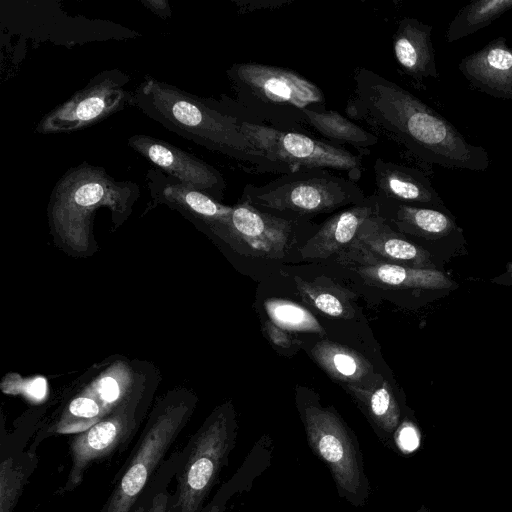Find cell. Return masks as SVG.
Here are the masks:
<instances>
[{"instance_id": "16", "label": "cell", "mask_w": 512, "mask_h": 512, "mask_svg": "<svg viewBox=\"0 0 512 512\" xmlns=\"http://www.w3.org/2000/svg\"><path fill=\"white\" fill-rule=\"evenodd\" d=\"M458 69L474 89L512 101V47L499 36L463 57Z\"/></svg>"}, {"instance_id": "9", "label": "cell", "mask_w": 512, "mask_h": 512, "mask_svg": "<svg viewBox=\"0 0 512 512\" xmlns=\"http://www.w3.org/2000/svg\"><path fill=\"white\" fill-rule=\"evenodd\" d=\"M129 76L118 70L95 75L86 86L47 113L37 124L40 134L67 133L96 124L132 104Z\"/></svg>"}, {"instance_id": "17", "label": "cell", "mask_w": 512, "mask_h": 512, "mask_svg": "<svg viewBox=\"0 0 512 512\" xmlns=\"http://www.w3.org/2000/svg\"><path fill=\"white\" fill-rule=\"evenodd\" d=\"M373 170L378 198L445 210L442 198L423 171L383 158L375 160Z\"/></svg>"}, {"instance_id": "25", "label": "cell", "mask_w": 512, "mask_h": 512, "mask_svg": "<svg viewBox=\"0 0 512 512\" xmlns=\"http://www.w3.org/2000/svg\"><path fill=\"white\" fill-rule=\"evenodd\" d=\"M512 9V0H473L450 21L446 41L453 43L491 25Z\"/></svg>"}, {"instance_id": "27", "label": "cell", "mask_w": 512, "mask_h": 512, "mask_svg": "<svg viewBox=\"0 0 512 512\" xmlns=\"http://www.w3.org/2000/svg\"><path fill=\"white\" fill-rule=\"evenodd\" d=\"M297 290L307 303L333 318H352L354 309L348 301L347 291L334 284L307 282L295 277Z\"/></svg>"}, {"instance_id": "28", "label": "cell", "mask_w": 512, "mask_h": 512, "mask_svg": "<svg viewBox=\"0 0 512 512\" xmlns=\"http://www.w3.org/2000/svg\"><path fill=\"white\" fill-rule=\"evenodd\" d=\"M264 308L270 321L291 332L324 334L325 330L313 314L303 306L287 299H267Z\"/></svg>"}, {"instance_id": "3", "label": "cell", "mask_w": 512, "mask_h": 512, "mask_svg": "<svg viewBox=\"0 0 512 512\" xmlns=\"http://www.w3.org/2000/svg\"><path fill=\"white\" fill-rule=\"evenodd\" d=\"M227 76L235 100L221 104L235 117L282 131L309 135L306 110H326L321 89L296 71L278 66L234 63Z\"/></svg>"}, {"instance_id": "19", "label": "cell", "mask_w": 512, "mask_h": 512, "mask_svg": "<svg viewBox=\"0 0 512 512\" xmlns=\"http://www.w3.org/2000/svg\"><path fill=\"white\" fill-rule=\"evenodd\" d=\"M432 32V25L403 17L393 35L395 60L403 73L415 81L439 79Z\"/></svg>"}, {"instance_id": "35", "label": "cell", "mask_w": 512, "mask_h": 512, "mask_svg": "<svg viewBox=\"0 0 512 512\" xmlns=\"http://www.w3.org/2000/svg\"><path fill=\"white\" fill-rule=\"evenodd\" d=\"M46 388V380L42 377H37L27 382L25 391L29 396L39 400L45 396Z\"/></svg>"}, {"instance_id": "11", "label": "cell", "mask_w": 512, "mask_h": 512, "mask_svg": "<svg viewBox=\"0 0 512 512\" xmlns=\"http://www.w3.org/2000/svg\"><path fill=\"white\" fill-rule=\"evenodd\" d=\"M147 186L155 204H164L201 224L235 250L246 247L232 223L233 206H227L209 195L189 188L158 168L146 174Z\"/></svg>"}, {"instance_id": "5", "label": "cell", "mask_w": 512, "mask_h": 512, "mask_svg": "<svg viewBox=\"0 0 512 512\" xmlns=\"http://www.w3.org/2000/svg\"><path fill=\"white\" fill-rule=\"evenodd\" d=\"M194 408L188 397H169L153 409L99 512H130L150 486Z\"/></svg>"}, {"instance_id": "1", "label": "cell", "mask_w": 512, "mask_h": 512, "mask_svg": "<svg viewBox=\"0 0 512 512\" xmlns=\"http://www.w3.org/2000/svg\"><path fill=\"white\" fill-rule=\"evenodd\" d=\"M345 112L418 162L478 172L490 166L486 149L467 141L448 119L417 96L367 68L354 71L353 93Z\"/></svg>"}, {"instance_id": "10", "label": "cell", "mask_w": 512, "mask_h": 512, "mask_svg": "<svg viewBox=\"0 0 512 512\" xmlns=\"http://www.w3.org/2000/svg\"><path fill=\"white\" fill-rule=\"evenodd\" d=\"M142 390L135 393L87 430L76 434L70 443L71 467L64 492L74 490L83 481L86 471L115 452H122L135 436L145 415Z\"/></svg>"}, {"instance_id": "18", "label": "cell", "mask_w": 512, "mask_h": 512, "mask_svg": "<svg viewBox=\"0 0 512 512\" xmlns=\"http://www.w3.org/2000/svg\"><path fill=\"white\" fill-rule=\"evenodd\" d=\"M377 212V197L373 194L332 215L301 247L302 258L325 259L348 248L365 220Z\"/></svg>"}, {"instance_id": "14", "label": "cell", "mask_w": 512, "mask_h": 512, "mask_svg": "<svg viewBox=\"0 0 512 512\" xmlns=\"http://www.w3.org/2000/svg\"><path fill=\"white\" fill-rule=\"evenodd\" d=\"M232 223L244 245L258 256L282 259L302 222L255 208L246 200L233 206Z\"/></svg>"}, {"instance_id": "36", "label": "cell", "mask_w": 512, "mask_h": 512, "mask_svg": "<svg viewBox=\"0 0 512 512\" xmlns=\"http://www.w3.org/2000/svg\"><path fill=\"white\" fill-rule=\"evenodd\" d=\"M224 503L217 497L203 508L201 512H223Z\"/></svg>"}, {"instance_id": "4", "label": "cell", "mask_w": 512, "mask_h": 512, "mask_svg": "<svg viewBox=\"0 0 512 512\" xmlns=\"http://www.w3.org/2000/svg\"><path fill=\"white\" fill-rule=\"evenodd\" d=\"M139 196L131 181H117L103 167L83 162L70 168L50 196L48 217L54 235L65 245L85 251L90 245L93 214L108 208L116 224L130 214Z\"/></svg>"}, {"instance_id": "29", "label": "cell", "mask_w": 512, "mask_h": 512, "mask_svg": "<svg viewBox=\"0 0 512 512\" xmlns=\"http://www.w3.org/2000/svg\"><path fill=\"white\" fill-rule=\"evenodd\" d=\"M180 458V451L170 455L130 512H170L172 493L168 486L176 474Z\"/></svg>"}, {"instance_id": "23", "label": "cell", "mask_w": 512, "mask_h": 512, "mask_svg": "<svg viewBox=\"0 0 512 512\" xmlns=\"http://www.w3.org/2000/svg\"><path fill=\"white\" fill-rule=\"evenodd\" d=\"M308 125L318 132L326 141L338 146L349 145L359 155L367 156L370 148L377 145L380 139L361 125L344 117L334 110H306Z\"/></svg>"}, {"instance_id": "13", "label": "cell", "mask_w": 512, "mask_h": 512, "mask_svg": "<svg viewBox=\"0 0 512 512\" xmlns=\"http://www.w3.org/2000/svg\"><path fill=\"white\" fill-rule=\"evenodd\" d=\"M135 152L185 186L203 192L215 200L222 199L226 183L213 166L194 155L155 137L135 134L128 139Z\"/></svg>"}, {"instance_id": "15", "label": "cell", "mask_w": 512, "mask_h": 512, "mask_svg": "<svg viewBox=\"0 0 512 512\" xmlns=\"http://www.w3.org/2000/svg\"><path fill=\"white\" fill-rule=\"evenodd\" d=\"M349 248L363 255L365 260L435 269L430 254L393 231L378 212L365 220Z\"/></svg>"}, {"instance_id": "32", "label": "cell", "mask_w": 512, "mask_h": 512, "mask_svg": "<svg viewBox=\"0 0 512 512\" xmlns=\"http://www.w3.org/2000/svg\"><path fill=\"white\" fill-rule=\"evenodd\" d=\"M398 444L404 451L411 452L419 445V436L415 427L410 423H405L398 431Z\"/></svg>"}, {"instance_id": "21", "label": "cell", "mask_w": 512, "mask_h": 512, "mask_svg": "<svg viewBox=\"0 0 512 512\" xmlns=\"http://www.w3.org/2000/svg\"><path fill=\"white\" fill-rule=\"evenodd\" d=\"M377 197V196H376ZM378 214L404 232L428 239L450 235L457 229L446 210L397 203L377 197Z\"/></svg>"}, {"instance_id": "12", "label": "cell", "mask_w": 512, "mask_h": 512, "mask_svg": "<svg viewBox=\"0 0 512 512\" xmlns=\"http://www.w3.org/2000/svg\"><path fill=\"white\" fill-rule=\"evenodd\" d=\"M304 419L312 448L329 465L338 486L355 496L361 487V469L343 424L331 411L314 406L305 410Z\"/></svg>"}, {"instance_id": "6", "label": "cell", "mask_w": 512, "mask_h": 512, "mask_svg": "<svg viewBox=\"0 0 512 512\" xmlns=\"http://www.w3.org/2000/svg\"><path fill=\"white\" fill-rule=\"evenodd\" d=\"M365 198L357 182L322 168L279 174L263 185L247 184L241 197L261 211L297 219L333 212Z\"/></svg>"}, {"instance_id": "24", "label": "cell", "mask_w": 512, "mask_h": 512, "mask_svg": "<svg viewBox=\"0 0 512 512\" xmlns=\"http://www.w3.org/2000/svg\"><path fill=\"white\" fill-rule=\"evenodd\" d=\"M312 355L331 377L340 381L357 382L372 371L371 364L359 353L328 340L316 343Z\"/></svg>"}, {"instance_id": "7", "label": "cell", "mask_w": 512, "mask_h": 512, "mask_svg": "<svg viewBox=\"0 0 512 512\" xmlns=\"http://www.w3.org/2000/svg\"><path fill=\"white\" fill-rule=\"evenodd\" d=\"M234 422L225 408L215 410L181 452L170 512H201L234 444Z\"/></svg>"}, {"instance_id": "26", "label": "cell", "mask_w": 512, "mask_h": 512, "mask_svg": "<svg viewBox=\"0 0 512 512\" xmlns=\"http://www.w3.org/2000/svg\"><path fill=\"white\" fill-rule=\"evenodd\" d=\"M101 406L105 416L113 412L136 391L131 372L125 366L111 367L85 389Z\"/></svg>"}, {"instance_id": "30", "label": "cell", "mask_w": 512, "mask_h": 512, "mask_svg": "<svg viewBox=\"0 0 512 512\" xmlns=\"http://www.w3.org/2000/svg\"><path fill=\"white\" fill-rule=\"evenodd\" d=\"M359 394L365 395V405L379 426L385 430H391L397 424L399 417L397 403L386 382L372 392Z\"/></svg>"}, {"instance_id": "33", "label": "cell", "mask_w": 512, "mask_h": 512, "mask_svg": "<svg viewBox=\"0 0 512 512\" xmlns=\"http://www.w3.org/2000/svg\"><path fill=\"white\" fill-rule=\"evenodd\" d=\"M265 329L267 331L269 338L275 345L282 348H288L291 346L292 339L290 338L286 330L280 328L272 321L265 322Z\"/></svg>"}, {"instance_id": "20", "label": "cell", "mask_w": 512, "mask_h": 512, "mask_svg": "<svg viewBox=\"0 0 512 512\" xmlns=\"http://www.w3.org/2000/svg\"><path fill=\"white\" fill-rule=\"evenodd\" d=\"M353 270L370 285L394 289L442 290L457 286L436 269L413 268L404 265L373 262L357 265Z\"/></svg>"}, {"instance_id": "31", "label": "cell", "mask_w": 512, "mask_h": 512, "mask_svg": "<svg viewBox=\"0 0 512 512\" xmlns=\"http://www.w3.org/2000/svg\"><path fill=\"white\" fill-rule=\"evenodd\" d=\"M234 2L240 13H248L262 9H276L291 3L292 0H237Z\"/></svg>"}, {"instance_id": "34", "label": "cell", "mask_w": 512, "mask_h": 512, "mask_svg": "<svg viewBox=\"0 0 512 512\" xmlns=\"http://www.w3.org/2000/svg\"><path fill=\"white\" fill-rule=\"evenodd\" d=\"M141 3L162 19L171 16V8L166 0H142Z\"/></svg>"}, {"instance_id": "8", "label": "cell", "mask_w": 512, "mask_h": 512, "mask_svg": "<svg viewBox=\"0 0 512 512\" xmlns=\"http://www.w3.org/2000/svg\"><path fill=\"white\" fill-rule=\"evenodd\" d=\"M238 122L249 141L287 172L314 168L336 170L345 172L355 182L362 176L364 156L342 146L311 135L282 131L239 118Z\"/></svg>"}, {"instance_id": "2", "label": "cell", "mask_w": 512, "mask_h": 512, "mask_svg": "<svg viewBox=\"0 0 512 512\" xmlns=\"http://www.w3.org/2000/svg\"><path fill=\"white\" fill-rule=\"evenodd\" d=\"M132 105L167 130L225 155L249 173H287L249 141L238 118L218 101L147 76L133 91Z\"/></svg>"}, {"instance_id": "22", "label": "cell", "mask_w": 512, "mask_h": 512, "mask_svg": "<svg viewBox=\"0 0 512 512\" xmlns=\"http://www.w3.org/2000/svg\"><path fill=\"white\" fill-rule=\"evenodd\" d=\"M25 444H10L2 439L0 462V512H14L20 496L33 474L38 458Z\"/></svg>"}]
</instances>
